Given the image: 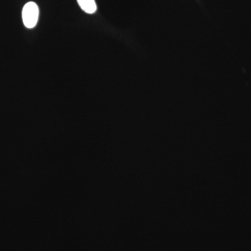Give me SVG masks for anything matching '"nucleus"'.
Instances as JSON below:
<instances>
[{
	"instance_id": "nucleus-1",
	"label": "nucleus",
	"mask_w": 251,
	"mask_h": 251,
	"mask_svg": "<svg viewBox=\"0 0 251 251\" xmlns=\"http://www.w3.org/2000/svg\"><path fill=\"white\" fill-rule=\"evenodd\" d=\"M39 9L37 4L33 1H29L23 7L22 16L23 23L26 27H35L39 20Z\"/></svg>"
},
{
	"instance_id": "nucleus-2",
	"label": "nucleus",
	"mask_w": 251,
	"mask_h": 251,
	"mask_svg": "<svg viewBox=\"0 0 251 251\" xmlns=\"http://www.w3.org/2000/svg\"><path fill=\"white\" fill-rule=\"evenodd\" d=\"M77 1L82 11L87 14H94L97 11V6L95 0H77Z\"/></svg>"
}]
</instances>
